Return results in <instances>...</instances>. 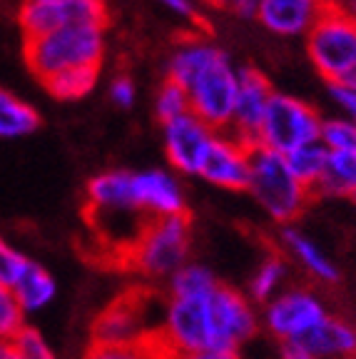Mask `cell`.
Here are the masks:
<instances>
[{
    "mask_svg": "<svg viewBox=\"0 0 356 359\" xmlns=\"http://www.w3.org/2000/svg\"><path fill=\"white\" fill-rule=\"evenodd\" d=\"M22 55L33 75L40 80H48L73 67H100L105 57V28L75 25L40 38H25Z\"/></svg>",
    "mask_w": 356,
    "mask_h": 359,
    "instance_id": "cell-1",
    "label": "cell"
},
{
    "mask_svg": "<svg viewBox=\"0 0 356 359\" xmlns=\"http://www.w3.org/2000/svg\"><path fill=\"white\" fill-rule=\"evenodd\" d=\"M247 192L282 227L294 224L314 200V192L292 175L287 157L267 147H252V175Z\"/></svg>",
    "mask_w": 356,
    "mask_h": 359,
    "instance_id": "cell-2",
    "label": "cell"
},
{
    "mask_svg": "<svg viewBox=\"0 0 356 359\" xmlns=\"http://www.w3.org/2000/svg\"><path fill=\"white\" fill-rule=\"evenodd\" d=\"M192 250V219L189 215L147 219L145 230L128 255L130 269L152 282L172 280L187 264Z\"/></svg>",
    "mask_w": 356,
    "mask_h": 359,
    "instance_id": "cell-3",
    "label": "cell"
},
{
    "mask_svg": "<svg viewBox=\"0 0 356 359\" xmlns=\"http://www.w3.org/2000/svg\"><path fill=\"white\" fill-rule=\"evenodd\" d=\"M304 43L317 73L329 85L341 83L356 67V18L341 6L322 8Z\"/></svg>",
    "mask_w": 356,
    "mask_h": 359,
    "instance_id": "cell-4",
    "label": "cell"
},
{
    "mask_svg": "<svg viewBox=\"0 0 356 359\" xmlns=\"http://www.w3.org/2000/svg\"><path fill=\"white\" fill-rule=\"evenodd\" d=\"M322 120L324 118L319 115L317 107L309 105L306 100L274 90L264 120L259 125V133H256L254 147H267L279 155H289L296 147L319 140Z\"/></svg>",
    "mask_w": 356,
    "mask_h": 359,
    "instance_id": "cell-5",
    "label": "cell"
},
{
    "mask_svg": "<svg viewBox=\"0 0 356 359\" xmlns=\"http://www.w3.org/2000/svg\"><path fill=\"white\" fill-rule=\"evenodd\" d=\"M85 215L95 227V235L105 240H117L115 222H147L135 195V172L130 170H107L95 175L85 187Z\"/></svg>",
    "mask_w": 356,
    "mask_h": 359,
    "instance_id": "cell-6",
    "label": "cell"
},
{
    "mask_svg": "<svg viewBox=\"0 0 356 359\" xmlns=\"http://www.w3.org/2000/svg\"><path fill=\"white\" fill-rule=\"evenodd\" d=\"M157 339L174 354L217 352L210 297H167Z\"/></svg>",
    "mask_w": 356,
    "mask_h": 359,
    "instance_id": "cell-7",
    "label": "cell"
},
{
    "mask_svg": "<svg viewBox=\"0 0 356 359\" xmlns=\"http://www.w3.org/2000/svg\"><path fill=\"white\" fill-rule=\"evenodd\" d=\"M237 88H240V67H234L224 53L184 88L189 95V112L210 125L212 130L229 133Z\"/></svg>",
    "mask_w": 356,
    "mask_h": 359,
    "instance_id": "cell-8",
    "label": "cell"
},
{
    "mask_svg": "<svg viewBox=\"0 0 356 359\" xmlns=\"http://www.w3.org/2000/svg\"><path fill=\"white\" fill-rule=\"evenodd\" d=\"M327 317L329 309L317 292L309 287H289L264 304L262 327L282 344H299Z\"/></svg>",
    "mask_w": 356,
    "mask_h": 359,
    "instance_id": "cell-9",
    "label": "cell"
},
{
    "mask_svg": "<svg viewBox=\"0 0 356 359\" xmlns=\"http://www.w3.org/2000/svg\"><path fill=\"white\" fill-rule=\"evenodd\" d=\"M110 20L105 0H65V3H33L25 0L18 11L22 38H40L75 25H102Z\"/></svg>",
    "mask_w": 356,
    "mask_h": 359,
    "instance_id": "cell-10",
    "label": "cell"
},
{
    "mask_svg": "<svg viewBox=\"0 0 356 359\" xmlns=\"http://www.w3.org/2000/svg\"><path fill=\"white\" fill-rule=\"evenodd\" d=\"M210 312L217 334V352H240L242 344L249 342L262 327L249 294H242L229 285H219L210 294Z\"/></svg>",
    "mask_w": 356,
    "mask_h": 359,
    "instance_id": "cell-11",
    "label": "cell"
},
{
    "mask_svg": "<svg viewBox=\"0 0 356 359\" xmlns=\"http://www.w3.org/2000/svg\"><path fill=\"white\" fill-rule=\"evenodd\" d=\"M162 137H165V155L170 168L179 175L200 177L212 145L217 140V130H212L197 115L187 112L182 118L162 125Z\"/></svg>",
    "mask_w": 356,
    "mask_h": 359,
    "instance_id": "cell-12",
    "label": "cell"
},
{
    "mask_svg": "<svg viewBox=\"0 0 356 359\" xmlns=\"http://www.w3.org/2000/svg\"><path fill=\"white\" fill-rule=\"evenodd\" d=\"M147 302H150V294L142 297L139 290L117 297L93 322V344L120 347V344L145 342L147 337L152 334L150 327H145Z\"/></svg>",
    "mask_w": 356,
    "mask_h": 359,
    "instance_id": "cell-13",
    "label": "cell"
},
{
    "mask_svg": "<svg viewBox=\"0 0 356 359\" xmlns=\"http://www.w3.org/2000/svg\"><path fill=\"white\" fill-rule=\"evenodd\" d=\"M252 175V147L232 133H217L210 157L202 168V180L229 192H245Z\"/></svg>",
    "mask_w": 356,
    "mask_h": 359,
    "instance_id": "cell-14",
    "label": "cell"
},
{
    "mask_svg": "<svg viewBox=\"0 0 356 359\" xmlns=\"http://www.w3.org/2000/svg\"><path fill=\"white\" fill-rule=\"evenodd\" d=\"M274 95L269 78L256 67H240V88H237V102H234V118L229 133L240 137L249 147L256 145V133L264 120V112Z\"/></svg>",
    "mask_w": 356,
    "mask_h": 359,
    "instance_id": "cell-15",
    "label": "cell"
},
{
    "mask_svg": "<svg viewBox=\"0 0 356 359\" xmlns=\"http://www.w3.org/2000/svg\"><path fill=\"white\" fill-rule=\"evenodd\" d=\"M135 195L142 215L155 217H177L187 215V202L179 180L170 170H142L135 172Z\"/></svg>",
    "mask_w": 356,
    "mask_h": 359,
    "instance_id": "cell-16",
    "label": "cell"
},
{
    "mask_svg": "<svg viewBox=\"0 0 356 359\" xmlns=\"http://www.w3.org/2000/svg\"><path fill=\"white\" fill-rule=\"evenodd\" d=\"M322 13L317 0H259L256 20L279 38L306 35Z\"/></svg>",
    "mask_w": 356,
    "mask_h": 359,
    "instance_id": "cell-17",
    "label": "cell"
},
{
    "mask_svg": "<svg viewBox=\"0 0 356 359\" xmlns=\"http://www.w3.org/2000/svg\"><path fill=\"white\" fill-rule=\"evenodd\" d=\"M279 242H282L287 257H292L304 272H309V277H314L322 285H336L339 282V267L334 264V259L329 257L312 237L296 230L294 224L282 227Z\"/></svg>",
    "mask_w": 356,
    "mask_h": 359,
    "instance_id": "cell-18",
    "label": "cell"
},
{
    "mask_svg": "<svg viewBox=\"0 0 356 359\" xmlns=\"http://www.w3.org/2000/svg\"><path fill=\"white\" fill-rule=\"evenodd\" d=\"M299 344L317 354L319 359H351L356 357V327L344 317L329 314Z\"/></svg>",
    "mask_w": 356,
    "mask_h": 359,
    "instance_id": "cell-19",
    "label": "cell"
},
{
    "mask_svg": "<svg viewBox=\"0 0 356 359\" xmlns=\"http://www.w3.org/2000/svg\"><path fill=\"white\" fill-rule=\"evenodd\" d=\"M55 277L43 267V264L33 262L30 259L22 277L18 280V285L13 287V294H15L18 304L22 307V312H38V309L48 307V304L55 299Z\"/></svg>",
    "mask_w": 356,
    "mask_h": 359,
    "instance_id": "cell-20",
    "label": "cell"
},
{
    "mask_svg": "<svg viewBox=\"0 0 356 359\" xmlns=\"http://www.w3.org/2000/svg\"><path fill=\"white\" fill-rule=\"evenodd\" d=\"M354 197L356 195V152H329L327 168L314 187V197Z\"/></svg>",
    "mask_w": 356,
    "mask_h": 359,
    "instance_id": "cell-21",
    "label": "cell"
},
{
    "mask_svg": "<svg viewBox=\"0 0 356 359\" xmlns=\"http://www.w3.org/2000/svg\"><path fill=\"white\" fill-rule=\"evenodd\" d=\"M40 128V115L33 105L13 95L11 90L0 88V140L28 137Z\"/></svg>",
    "mask_w": 356,
    "mask_h": 359,
    "instance_id": "cell-22",
    "label": "cell"
},
{
    "mask_svg": "<svg viewBox=\"0 0 356 359\" xmlns=\"http://www.w3.org/2000/svg\"><path fill=\"white\" fill-rule=\"evenodd\" d=\"M287 275H289V264H287L284 255H267L249 280V299L256 304H267L269 299L277 297L279 292H284Z\"/></svg>",
    "mask_w": 356,
    "mask_h": 359,
    "instance_id": "cell-23",
    "label": "cell"
},
{
    "mask_svg": "<svg viewBox=\"0 0 356 359\" xmlns=\"http://www.w3.org/2000/svg\"><path fill=\"white\" fill-rule=\"evenodd\" d=\"M222 282L210 267L187 262L172 280L167 282V297H210Z\"/></svg>",
    "mask_w": 356,
    "mask_h": 359,
    "instance_id": "cell-24",
    "label": "cell"
},
{
    "mask_svg": "<svg viewBox=\"0 0 356 359\" xmlns=\"http://www.w3.org/2000/svg\"><path fill=\"white\" fill-rule=\"evenodd\" d=\"M97 78H100V67H73L43 80V85L57 100H80L93 93Z\"/></svg>",
    "mask_w": 356,
    "mask_h": 359,
    "instance_id": "cell-25",
    "label": "cell"
},
{
    "mask_svg": "<svg viewBox=\"0 0 356 359\" xmlns=\"http://www.w3.org/2000/svg\"><path fill=\"white\" fill-rule=\"evenodd\" d=\"M284 157H287V165H289L292 175L299 180L301 185L314 192V187L319 185V180L324 175V168H327V160H329L327 147L317 140L304 147H296L294 152H289V155Z\"/></svg>",
    "mask_w": 356,
    "mask_h": 359,
    "instance_id": "cell-26",
    "label": "cell"
},
{
    "mask_svg": "<svg viewBox=\"0 0 356 359\" xmlns=\"http://www.w3.org/2000/svg\"><path fill=\"white\" fill-rule=\"evenodd\" d=\"M167 349L157 339V332H152L145 342L139 344H120V347H107V344H90L83 359H162Z\"/></svg>",
    "mask_w": 356,
    "mask_h": 359,
    "instance_id": "cell-27",
    "label": "cell"
},
{
    "mask_svg": "<svg viewBox=\"0 0 356 359\" xmlns=\"http://www.w3.org/2000/svg\"><path fill=\"white\" fill-rule=\"evenodd\" d=\"M319 142L329 152H356V123L346 115L341 118H324Z\"/></svg>",
    "mask_w": 356,
    "mask_h": 359,
    "instance_id": "cell-28",
    "label": "cell"
},
{
    "mask_svg": "<svg viewBox=\"0 0 356 359\" xmlns=\"http://www.w3.org/2000/svg\"><path fill=\"white\" fill-rule=\"evenodd\" d=\"M155 112H157V120L162 125L170 123V120H177L182 115L189 112V95L187 90L182 85L172 83V80H165L157 90V97H155Z\"/></svg>",
    "mask_w": 356,
    "mask_h": 359,
    "instance_id": "cell-29",
    "label": "cell"
},
{
    "mask_svg": "<svg viewBox=\"0 0 356 359\" xmlns=\"http://www.w3.org/2000/svg\"><path fill=\"white\" fill-rule=\"evenodd\" d=\"M13 344H15L20 359H57L50 344L45 342V337L30 325H22L18 330V334L13 337Z\"/></svg>",
    "mask_w": 356,
    "mask_h": 359,
    "instance_id": "cell-30",
    "label": "cell"
},
{
    "mask_svg": "<svg viewBox=\"0 0 356 359\" xmlns=\"http://www.w3.org/2000/svg\"><path fill=\"white\" fill-rule=\"evenodd\" d=\"M25 325V312L8 287H0V339H13Z\"/></svg>",
    "mask_w": 356,
    "mask_h": 359,
    "instance_id": "cell-31",
    "label": "cell"
},
{
    "mask_svg": "<svg viewBox=\"0 0 356 359\" xmlns=\"http://www.w3.org/2000/svg\"><path fill=\"white\" fill-rule=\"evenodd\" d=\"M28 262L30 259L25 255H20L18 250H13L11 245L0 240V287L13 290L25 272V267H28Z\"/></svg>",
    "mask_w": 356,
    "mask_h": 359,
    "instance_id": "cell-32",
    "label": "cell"
},
{
    "mask_svg": "<svg viewBox=\"0 0 356 359\" xmlns=\"http://www.w3.org/2000/svg\"><path fill=\"white\" fill-rule=\"evenodd\" d=\"M107 95H110L112 105L123 107V110H130V107L135 105V100H137V88H135L132 78H128V75H117V78H112Z\"/></svg>",
    "mask_w": 356,
    "mask_h": 359,
    "instance_id": "cell-33",
    "label": "cell"
},
{
    "mask_svg": "<svg viewBox=\"0 0 356 359\" xmlns=\"http://www.w3.org/2000/svg\"><path fill=\"white\" fill-rule=\"evenodd\" d=\"M329 97H331V102L344 112L346 118L356 123V90L346 88L341 83H334L329 85Z\"/></svg>",
    "mask_w": 356,
    "mask_h": 359,
    "instance_id": "cell-34",
    "label": "cell"
},
{
    "mask_svg": "<svg viewBox=\"0 0 356 359\" xmlns=\"http://www.w3.org/2000/svg\"><path fill=\"white\" fill-rule=\"evenodd\" d=\"M162 8H167L170 13H174V15L179 18H189V20H195L197 11L195 6H192V0H157Z\"/></svg>",
    "mask_w": 356,
    "mask_h": 359,
    "instance_id": "cell-35",
    "label": "cell"
},
{
    "mask_svg": "<svg viewBox=\"0 0 356 359\" xmlns=\"http://www.w3.org/2000/svg\"><path fill=\"white\" fill-rule=\"evenodd\" d=\"M162 359H240V352H195V354L167 352Z\"/></svg>",
    "mask_w": 356,
    "mask_h": 359,
    "instance_id": "cell-36",
    "label": "cell"
},
{
    "mask_svg": "<svg viewBox=\"0 0 356 359\" xmlns=\"http://www.w3.org/2000/svg\"><path fill=\"white\" fill-rule=\"evenodd\" d=\"M229 11L237 13L240 18H256V8L259 0H229Z\"/></svg>",
    "mask_w": 356,
    "mask_h": 359,
    "instance_id": "cell-37",
    "label": "cell"
},
{
    "mask_svg": "<svg viewBox=\"0 0 356 359\" xmlns=\"http://www.w3.org/2000/svg\"><path fill=\"white\" fill-rule=\"evenodd\" d=\"M282 359H319L301 344H282Z\"/></svg>",
    "mask_w": 356,
    "mask_h": 359,
    "instance_id": "cell-38",
    "label": "cell"
},
{
    "mask_svg": "<svg viewBox=\"0 0 356 359\" xmlns=\"http://www.w3.org/2000/svg\"><path fill=\"white\" fill-rule=\"evenodd\" d=\"M0 359H20L13 339H0Z\"/></svg>",
    "mask_w": 356,
    "mask_h": 359,
    "instance_id": "cell-39",
    "label": "cell"
},
{
    "mask_svg": "<svg viewBox=\"0 0 356 359\" xmlns=\"http://www.w3.org/2000/svg\"><path fill=\"white\" fill-rule=\"evenodd\" d=\"M341 85H346V88H351V90H356V67L351 70L349 75H346L344 80H341Z\"/></svg>",
    "mask_w": 356,
    "mask_h": 359,
    "instance_id": "cell-40",
    "label": "cell"
},
{
    "mask_svg": "<svg viewBox=\"0 0 356 359\" xmlns=\"http://www.w3.org/2000/svg\"><path fill=\"white\" fill-rule=\"evenodd\" d=\"M341 8H344L346 13H351V15L356 18V0H341Z\"/></svg>",
    "mask_w": 356,
    "mask_h": 359,
    "instance_id": "cell-41",
    "label": "cell"
},
{
    "mask_svg": "<svg viewBox=\"0 0 356 359\" xmlns=\"http://www.w3.org/2000/svg\"><path fill=\"white\" fill-rule=\"evenodd\" d=\"M322 8H334V6H341V0H317Z\"/></svg>",
    "mask_w": 356,
    "mask_h": 359,
    "instance_id": "cell-42",
    "label": "cell"
},
{
    "mask_svg": "<svg viewBox=\"0 0 356 359\" xmlns=\"http://www.w3.org/2000/svg\"><path fill=\"white\" fill-rule=\"evenodd\" d=\"M210 3H214V6H222V8L229 6V0H210Z\"/></svg>",
    "mask_w": 356,
    "mask_h": 359,
    "instance_id": "cell-43",
    "label": "cell"
},
{
    "mask_svg": "<svg viewBox=\"0 0 356 359\" xmlns=\"http://www.w3.org/2000/svg\"><path fill=\"white\" fill-rule=\"evenodd\" d=\"M33 3H65V0H33Z\"/></svg>",
    "mask_w": 356,
    "mask_h": 359,
    "instance_id": "cell-44",
    "label": "cell"
},
{
    "mask_svg": "<svg viewBox=\"0 0 356 359\" xmlns=\"http://www.w3.org/2000/svg\"><path fill=\"white\" fill-rule=\"evenodd\" d=\"M351 200H354V205H356V195H354V197H351Z\"/></svg>",
    "mask_w": 356,
    "mask_h": 359,
    "instance_id": "cell-45",
    "label": "cell"
},
{
    "mask_svg": "<svg viewBox=\"0 0 356 359\" xmlns=\"http://www.w3.org/2000/svg\"><path fill=\"white\" fill-rule=\"evenodd\" d=\"M351 359H356V357H351Z\"/></svg>",
    "mask_w": 356,
    "mask_h": 359,
    "instance_id": "cell-46",
    "label": "cell"
}]
</instances>
